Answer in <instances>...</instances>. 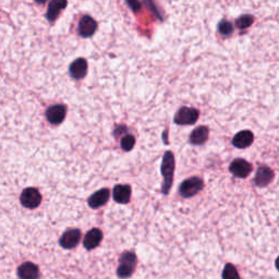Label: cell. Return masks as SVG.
I'll use <instances>...</instances> for the list:
<instances>
[{"mask_svg":"<svg viewBox=\"0 0 279 279\" xmlns=\"http://www.w3.org/2000/svg\"><path fill=\"white\" fill-rule=\"evenodd\" d=\"M173 172H174V157L172 152L168 151L164 154L162 163V174L164 178L163 184V193L168 194L173 181Z\"/></svg>","mask_w":279,"mask_h":279,"instance_id":"1","label":"cell"},{"mask_svg":"<svg viewBox=\"0 0 279 279\" xmlns=\"http://www.w3.org/2000/svg\"><path fill=\"white\" fill-rule=\"evenodd\" d=\"M136 266V256L132 252H124L119 260L117 274L120 278H128L133 274Z\"/></svg>","mask_w":279,"mask_h":279,"instance_id":"2","label":"cell"},{"mask_svg":"<svg viewBox=\"0 0 279 279\" xmlns=\"http://www.w3.org/2000/svg\"><path fill=\"white\" fill-rule=\"evenodd\" d=\"M203 189V180L198 177L189 178L181 183L179 188V193L183 198H192L195 194H198Z\"/></svg>","mask_w":279,"mask_h":279,"instance_id":"3","label":"cell"},{"mask_svg":"<svg viewBox=\"0 0 279 279\" xmlns=\"http://www.w3.org/2000/svg\"><path fill=\"white\" fill-rule=\"evenodd\" d=\"M200 112L198 109L190 108V107H182L177 112L176 116L173 120L174 122L180 125H189L196 122V120L199 119Z\"/></svg>","mask_w":279,"mask_h":279,"instance_id":"4","label":"cell"},{"mask_svg":"<svg viewBox=\"0 0 279 279\" xmlns=\"http://www.w3.org/2000/svg\"><path fill=\"white\" fill-rule=\"evenodd\" d=\"M42 195L40 191L35 188H27L21 193L20 202L26 209H36L41 204Z\"/></svg>","mask_w":279,"mask_h":279,"instance_id":"5","label":"cell"},{"mask_svg":"<svg viewBox=\"0 0 279 279\" xmlns=\"http://www.w3.org/2000/svg\"><path fill=\"white\" fill-rule=\"evenodd\" d=\"M65 112H67V108L64 105H53L47 108L46 111V118L49 123L52 124H60L64 118H65Z\"/></svg>","mask_w":279,"mask_h":279,"instance_id":"6","label":"cell"},{"mask_svg":"<svg viewBox=\"0 0 279 279\" xmlns=\"http://www.w3.org/2000/svg\"><path fill=\"white\" fill-rule=\"evenodd\" d=\"M229 170L232 172L233 176H236L238 178H247L250 174L251 170H252V166H251V164L248 163L247 161L238 158V160H234L230 164Z\"/></svg>","mask_w":279,"mask_h":279,"instance_id":"7","label":"cell"},{"mask_svg":"<svg viewBox=\"0 0 279 279\" xmlns=\"http://www.w3.org/2000/svg\"><path fill=\"white\" fill-rule=\"evenodd\" d=\"M97 30L96 21L89 15L82 16L79 22V34L82 37H91Z\"/></svg>","mask_w":279,"mask_h":279,"instance_id":"8","label":"cell"},{"mask_svg":"<svg viewBox=\"0 0 279 279\" xmlns=\"http://www.w3.org/2000/svg\"><path fill=\"white\" fill-rule=\"evenodd\" d=\"M81 239V232L78 229H70L60 238V245L64 249H73L78 245Z\"/></svg>","mask_w":279,"mask_h":279,"instance_id":"9","label":"cell"},{"mask_svg":"<svg viewBox=\"0 0 279 279\" xmlns=\"http://www.w3.org/2000/svg\"><path fill=\"white\" fill-rule=\"evenodd\" d=\"M273 179H274V171L269 167L262 166L258 169V171H256L254 182L258 187L263 188L266 187V185H269L273 181Z\"/></svg>","mask_w":279,"mask_h":279,"instance_id":"10","label":"cell"},{"mask_svg":"<svg viewBox=\"0 0 279 279\" xmlns=\"http://www.w3.org/2000/svg\"><path fill=\"white\" fill-rule=\"evenodd\" d=\"M69 72L73 79H76V80L83 79L87 72L86 60L84 58H79V59L74 60V61L70 64Z\"/></svg>","mask_w":279,"mask_h":279,"instance_id":"11","label":"cell"},{"mask_svg":"<svg viewBox=\"0 0 279 279\" xmlns=\"http://www.w3.org/2000/svg\"><path fill=\"white\" fill-rule=\"evenodd\" d=\"M113 200L119 204H127L131 199V187L128 184H118L113 188Z\"/></svg>","mask_w":279,"mask_h":279,"instance_id":"12","label":"cell"},{"mask_svg":"<svg viewBox=\"0 0 279 279\" xmlns=\"http://www.w3.org/2000/svg\"><path fill=\"white\" fill-rule=\"evenodd\" d=\"M253 140H254L253 133L249 130H244L233 136L232 144L233 146L238 147V149H245V147H249L253 143Z\"/></svg>","mask_w":279,"mask_h":279,"instance_id":"13","label":"cell"},{"mask_svg":"<svg viewBox=\"0 0 279 279\" xmlns=\"http://www.w3.org/2000/svg\"><path fill=\"white\" fill-rule=\"evenodd\" d=\"M109 195H111V192H109L108 189H102L97 191V192L89 198L90 207H92V209H98V207L105 205L109 200Z\"/></svg>","mask_w":279,"mask_h":279,"instance_id":"14","label":"cell"},{"mask_svg":"<svg viewBox=\"0 0 279 279\" xmlns=\"http://www.w3.org/2000/svg\"><path fill=\"white\" fill-rule=\"evenodd\" d=\"M18 275L20 279H37L40 276V271L35 264L26 262L19 267Z\"/></svg>","mask_w":279,"mask_h":279,"instance_id":"15","label":"cell"},{"mask_svg":"<svg viewBox=\"0 0 279 279\" xmlns=\"http://www.w3.org/2000/svg\"><path fill=\"white\" fill-rule=\"evenodd\" d=\"M102 239H103V233L100 229H96V228L92 229V230L87 232L86 236L84 237L83 244L87 250L95 249L102 242Z\"/></svg>","mask_w":279,"mask_h":279,"instance_id":"16","label":"cell"},{"mask_svg":"<svg viewBox=\"0 0 279 279\" xmlns=\"http://www.w3.org/2000/svg\"><path fill=\"white\" fill-rule=\"evenodd\" d=\"M67 1H51L48 4V10L46 12V18L48 21L54 22L58 18V15L62 12V10L67 7Z\"/></svg>","mask_w":279,"mask_h":279,"instance_id":"17","label":"cell"},{"mask_svg":"<svg viewBox=\"0 0 279 279\" xmlns=\"http://www.w3.org/2000/svg\"><path fill=\"white\" fill-rule=\"evenodd\" d=\"M209 134H210L209 128L202 125V127L196 128L193 132L191 133L190 142L194 145H201V144L205 143L207 139H209Z\"/></svg>","mask_w":279,"mask_h":279,"instance_id":"18","label":"cell"},{"mask_svg":"<svg viewBox=\"0 0 279 279\" xmlns=\"http://www.w3.org/2000/svg\"><path fill=\"white\" fill-rule=\"evenodd\" d=\"M253 21H254V18L252 15H250V14L241 15L236 20V26L240 30L248 29V27L251 26V24L253 23Z\"/></svg>","mask_w":279,"mask_h":279,"instance_id":"19","label":"cell"},{"mask_svg":"<svg viewBox=\"0 0 279 279\" xmlns=\"http://www.w3.org/2000/svg\"><path fill=\"white\" fill-rule=\"evenodd\" d=\"M134 144H135V139H134V136L131 134L123 136L121 140V147H122V150L125 152H129L132 150Z\"/></svg>","mask_w":279,"mask_h":279,"instance_id":"20","label":"cell"},{"mask_svg":"<svg viewBox=\"0 0 279 279\" xmlns=\"http://www.w3.org/2000/svg\"><path fill=\"white\" fill-rule=\"evenodd\" d=\"M223 279H240L237 270L230 264L226 265L225 270H223Z\"/></svg>","mask_w":279,"mask_h":279,"instance_id":"21","label":"cell"},{"mask_svg":"<svg viewBox=\"0 0 279 279\" xmlns=\"http://www.w3.org/2000/svg\"><path fill=\"white\" fill-rule=\"evenodd\" d=\"M218 31H220V33H222V34H223V35H229L232 33L233 26L229 21L223 20V21H221V23L218 24Z\"/></svg>","mask_w":279,"mask_h":279,"instance_id":"22","label":"cell"},{"mask_svg":"<svg viewBox=\"0 0 279 279\" xmlns=\"http://www.w3.org/2000/svg\"><path fill=\"white\" fill-rule=\"evenodd\" d=\"M276 266H277V269H278V271H279V258H278L277 261H276Z\"/></svg>","mask_w":279,"mask_h":279,"instance_id":"23","label":"cell"}]
</instances>
